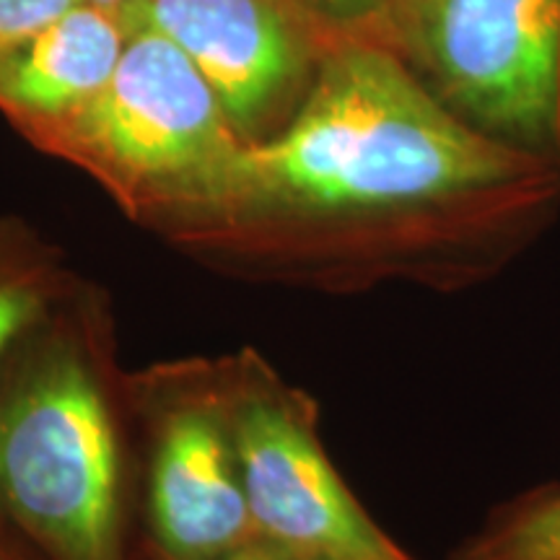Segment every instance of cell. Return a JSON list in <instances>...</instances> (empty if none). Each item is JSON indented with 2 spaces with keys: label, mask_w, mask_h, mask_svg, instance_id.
<instances>
[{
  "label": "cell",
  "mask_w": 560,
  "mask_h": 560,
  "mask_svg": "<svg viewBox=\"0 0 560 560\" xmlns=\"http://www.w3.org/2000/svg\"><path fill=\"white\" fill-rule=\"evenodd\" d=\"M560 195L550 161L490 138L400 58L335 47L270 138L156 229L223 278L353 296L459 293L499 278Z\"/></svg>",
  "instance_id": "obj_1"
},
{
  "label": "cell",
  "mask_w": 560,
  "mask_h": 560,
  "mask_svg": "<svg viewBox=\"0 0 560 560\" xmlns=\"http://www.w3.org/2000/svg\"><path fill=\"white\" fill-rule=\"evenodd\" d=\"M128 371L79 278L0 361V520L45 560H130Z\"/></svg>",
  "instance_id": "obj_2"
},
{
  "label": "cell",
  "mask_w": 560,
  "mask_h": 560,
  "mask_svg": "<svg viewBox=\"0 0 560 560\" xmlns=\"http://www.w3.org/2000/svg\"><path fill=\"white\" fill-rule=\"evenodd\" d=\"M26 140L91 174L151 229L206 200L244 145L192 60L145 26L130 30L94 100Z\"/></svg>",
  "instance_id": "obj_3"
},
{
  "label": "cell",
  "mask_w": 560,
  "mask_h": 560,
  "mask_svg": "<svg viewBox=\"0 0 560 560\" xmlns=\"http://www.w3.org/2000/svg\"><path fill=\"white\" fill-rule=\"evenodd\" d=\"M255 535L304 560H416L342 480L319 433V405L260 350L219 355Z\"/></svg>",
  "instance_id": "obj_4"
},
{
  "label": "cell",
  "mask_w": 560,
  "mask_h": 560,
  "mask_svg": "<svg viewBox=\"0 0 560 560\" xmlns=\"http://www.w3.org/2000/svg\"><path fill=\"white\" fill-rule=\"evenodd\" d=\"M143 441V511L159 560H219L252 540L221 363L206 355L128 371Z\"/></svg>",
  "instance_id": "obj_5"
},
{
  "label": "cell",
  "mask_w": 560,
  "mask_h": 560,
  "mask_svg": "<svg viewBox=\"0 0 560 560\" xmlns=\"http://www.w3.org/2000/svg\"><path fill=\"white\" fill-rule=\"evenodd\" d=\"M408 42L462 120L560 170V0H410Z\"/></svg>",
  "instance_id": "obj_6"
},
{
  "label": "cell",
  "mask_w": 560,
  "mask_h": 560,
  "mask_svg": "<svg viewBox=\"0 0 560 560\" xmlns=\"http://www.w3.org/2000/svg\"><path fill=\"white\" fill-rule=\"evenodd\" d=\"M304 0H140L120 16L179 47L219 96L244 143L278 132L310 89L314 50Z\"/></svg>",
  "instance_id": "obj_7"
},
{
  "label": "cell",
  "mask_w": 560,
  "mask_h": 560,
  "mask_svg": "<svg viewBox=\"0 0 560 560\" xmlns=\"http://www.w3.org/2000/svg\"><path fill=\"white\" fill-rule=\"evenodd\" d=\"M130 32L120 13L83 3L0 58V112L21 136L94 100L120 66Z\"/></svg>",
  "instance_id": "obj_8"
},
{
  "label": "cell",
  "mask_w": 560,
  "mask_h": 560,
  "mask_svg": "<svg viewBox=\"0 0 560 560\" xmlns=\"http://www.w3.org/2000/svg\"><path fill=\"white\" fill-rule=\"evenodd\" d=\"M79 278L58 244L19 215L0 213V361Z\"/></svg>",
  "instance_id": "obj_9"
},
{
  "label": "cell",
  "mask_w": 560,
  "mask_h": 560,
  "mask_svg": "<svg viewBox=\"0 0 560 560\" xmlns=\"http://www.w3.org/2000/svg\"><path fill=\"white\" fill-rule=\"evenodd\" d=\"M454 560H560V486L501 506Z\"/></svg>",
  "instance_id": "obj_10"
},
{
  "label": "cell",
  "mask_w": 560,
  "mask_h": 560,
  "mask_svg": "<svg viewBox=\"0 0 560 560\" xmlns=\"http://www.w3.org/2000/svg\"><path fill=\"white\" fill-rule=\"evenodd\" d=\"M83 0H0V58Z\"/></svg>",
  "instance_id": "obj_11"
},
{
  "label": "cell",
  "mask_w": 560,
  "mask_h": 560,
  "mask_svg": "<svg viewBox=\"0 0 560 560\" xmlns=\"http://www.w3.org/2000/svg\"><path fill=\"white\" fill-rule=\"evenodd\" d=\"M306 9L332 24H359L382 13L395 0H304Z\"/></svg>",
  "instance_id": "obj_12"
},
{
  "label": "cell",
  "mask_w": 560,
  "mask_h": 560,
  "mask_svg": "<svg viewBox=\"0 0 560 560\" xmlns=\"http://www.w3.org/2000/svg\"><path fill=\"white\" fill-rule=\"evenodd\" d=\"M0 560H45L9 522L0 520Z\"/></svg>",
  "instance_id": "obj_13"
},
{
  "label": "cell",
  "mask_w": 560,
  "mask_h": 560,
  "mask_svg": "<svg viewBox=\"0 0 560 560\" xmlns=\"http://www.w3.org/2000/svg\"><path fill=\"white\" fill-rule=\"evenodd\" d=\"M219 560H289L283 550L276 548V545L262 540V537H252L244 545H240L236 550L226 552V556Z\"/></svg>",
  "instance_id": "obj_14"
},
{
  "label": "cell",
  "mask_w": 560,
  "mask_h": 560,
  "mask_svg": "<svg viewBox=\"0 0 560 560\" xmlns=\"http://www.w3.org/2000/svg\"><path fill=\"white\" fill-rule=\"evenodd\" d=\"M86 3L100 5V9L112 11V13H122V11H128L130 5L140 3V0H86Z\"/></svg>",
  "instance_id": "obj_15"
},
{
  "label": "cell",
  "mask_w": 560,
  "mask_h": 560,
  "mask_svg": "<svg viewBox=\"0 0 560 560\" xmlns=\"http://www.w3.org/2000/svg\"><path fill=\"white\" fill-rule=\"evenodd\" d=\"M289 560H304V558H291V556H289Z\"/></svg>",
  "instance_id": "obj_16"
}]
</instances>
